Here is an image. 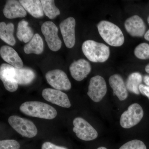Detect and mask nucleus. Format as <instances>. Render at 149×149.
I'll use <instances>...</instances> for the list:
<instances>
[{"mask_svg": "<svg viewBox=\"0 0 149 149\" xmlns=\"http://www.w3.org/2000/svg\"><path fill=\"white\" fill-rule=\"evenodd\" d=\"M19 110L22 113L28 116L49 120L54 119L57 115V112L54 108L41 102H25L22 104Z\"/></svg>", "mask_w": 149, "mask_h": 149, "instance_id": "obj_1", "label": "nucleus"}, {"mask_svg": "<svg viewBox=\"0 0 149 149\" xmlns=\"http://www.w3.org/2000/svg\"><path fill=\"white\" fill-rule=\"evenodd\" d=\"M99 34L104 41L113 47H120L124 42L123 33L118 26L110 22L102 20L97 24Z\"/></svg>", "mask_w": 149, "mask_h": 149, "instance_id": "obj_2", "label": "nucleus"}, {"mask_svg": "<svg viewBox=\"0 0 149 149\" xmlns=\"http://www.w3.org/2000/svg\"><path fill=\"white\" fill-rule=\"evenodd\" d=\"M82 49L87 58L93 62H104L108 59L110 56L108 46L93 40L84 42Z\"/></svg>", "mask_w": 149, "mask_h": 149, "instance_id": "obj_3", "label": "nucleus"}, {"mask_svg": "<svg viewBox=\"0 0 149 149\" xmlns=\"http://www.w3.org/2000/svg\"><path fill=\"white\" fill-rule=\"evenodd\" d=\"M10 126L23 137L32 138L37 135L38 130L32 121L17 116H10L8 119Z\"/></svg>", "mask_w": 149, "mask_h": 149, "instance_id": "obj_4", "label": "nucleus"}, {"mask_svg": "<svg viewBox=\"0 0 149 149\" xmlns=\"http://www.w3.org/2000/svg\"><path fill=\"white\" fill-rule=\"evenodd\" d=\"M143 115V110L141 106L137 103L132 104L121 115L120 125L123 128H132L141 121Z\"/></svg>", "mask_w": 149, "mask_h": 149, "instance_id": "obj_5", "label": "nucleus"}, {"mask_svg": "<svg viewBox=\"0 0 149 149\" xmlns=\"http://www.w3.org/2000/svg\"><path fill=\"white\" fill-rule=\"evenodd\" d=\"M41 31L48 47L51 50L57 52L61 48L62 42L58 37V29L55 24L51 21H46L41 26Z\"/></svg>", "mask_w": 149, "mask_h": 149, "instance_id": "obj_6", "label": "nucleus"}, {"mask_svg": "<svg viewBox=\"0 0 149 149\" xmlns=\"http://www.w3.org/2000/svg\"><path fill=\"white\" fill-rule=\"evenodd\" d=\"M73 131L76 136L81 140L91 141L95 140L98 136L97 132L85 119L77 117L73 121Z\"/></svg>", "mask_w": 149, "mask_h": 149, "instance_id": "obj_7", "label": "nucleus"}, {"mask_svg": "<svg viewBox=\"0 0 149 149\" xmlns=\"http://www.w3.org/2000/svg\"><path fill=\"white\" fill-rule=\"evenodd\" d=\"M47 83L59 91H68L71 88V84L66 73L59 69L48 71L45 74Z\"/></svg>", "mask_w": 149, "mask_h": 149, "instance_id": "obj_8", "label": "nucleus"}, {"mask_svg": "<svg viewBox=\"0 0 149 149\" xmlns=\"http://www.w3.org/2000/svg\"><path fill=\"white\" fill-rule=\"evenodd\" d=\"M107 92L105 80L100 75L91 78L88 87V95L92 100L99 102L102 100Z\"/></svg>", "mask_w": 149, "mask_h": 149, "instance_id": "obj_9", "label": "nucleus"}, {"mask_svg": "<svg viewBox=\"0 0 149 149\" xmlns=\"http://www.w3.org/2000/svg\"><path fill=\"white\" fill-rule=\"evenodd\" d=\"M15 68L10 65L3 63L0 67V78L6 90L14 92L17 90L18 84L16 80Z\"/></svg>", "mask_w": 149, "mask_h": 149, "instance_id": "obj_10", "label": "nucleus"}, {"mask_svg": "<svg viewBox=\"0 0 149 149\" xmlns=\"http://www.w3.org/2000/svg\"><path fill=\"white\" fill-rule=\"evenodd\" d=\"M42 96L47 101L57 105L66 108L71 107V103L68 96L61 91L46 88L42 92Z\"/></svg>", "mask_w": 149, "mask_h": 149, "instance_id": "obj_11", "label": "nucleus"}, {"mask_svg": "<svg viewBox=\"0 0 149 149\" xmlns=\"http://www.w3.org/2000/svg\"><path fill=\"white\" fill-rule=\"evenodd\" d=\"M75 19L72 17L64 19L60 24L64 42L67 47L69 49L73 47L75 45Z\"/></svg>", "mask_w": 149, "mask_h": 149, "instance_id": "obj_12", "label": "nucleus"}, {"mask_svg": "<svg viewBox=\"0 0 149 149\" xmlns=\"http://www.w3.org/2000/svg\"><path fill=\"white\" fill-rule=\"evenodd\" d=\"M124 26L129 35L133 37H142L145 34L146 26L140 17L133 15L125 20Z\"/></svg>", "mask_w": 149, "mask_h": 149, "instance_id": "obj_13", "label": "nucleus"}, {"mask_svg": "<svg viewBox=\"0 0 149 149\" xmlns=\"http://www.w3.org/2000/svg\"><path fill=\"white\" fill-rule=\"evenodd\" d=\"M69 70L74 80L81 81L91 72V66L89 62L84 59H80L71 63Z\"/></svg>", "mask_w": 149, "mask_h": 149, "instance_id": "obj_14", "label": "nucleus"}, {"mask_svg": "<svg viewBox=\"0 0 149 149\" xmlns=\"http://www.w3.org/2000/svg\"><path fill=\"white\" fill-rule=\"evenodd\" d=\"M3 13L8 19L24 17L27 15L26 10L21 3L16 0L8 1L3 9Z\"/></svg>", "mask_w": 149, "mask_h": 149, "instance_id": "obj_15", "label": "nucleus"}, {"mask_svg": "<svg viewBox=\"0 0 149 149\" xmlns=\"http://www.w3.org/2000/svg\"><path fill=\"white\" fill-rule=\"evenodd\" d=\"M109 83L113 89V94L120 101H123L128 97L127 88L123 79L119 74H114L109 78Z\"/></svg>", "mask_w": 149, "mask_h": 149, "instance_id": "obj_16", "label": "nucleus"}, {"mask_svg": "<svg viewBox=\"0 0 149 149\" xmlns=\"http://www.w3.org/2000/svg\"><path fill=\"white\" fill-rule=\"evenodd\" d=\"M0 54L5 61L15 68H23V62L13 48L8 46H3L0 49Z\"/></svg>", "mask_w": 149, "mask_h": 149, "instance_id": "obj_17", "label": "nucleus"}, {"mask_svg": "<svg viewBox=\"0 0 149 149\" xmlns=\"http://www.w3.org/2000/svg\"><path fill=\"white\" fill-rule=\"evenodd\" d=\"M19 2L25 10L35 18H40L44 16L42 5L39 0H20Z\"/></svg>", "mask_w": 149, "mask_h": 149, "instance_id": "obj_18", "label": "nucleus"}, {"mask_svg": "<svg viewBox=\"0 0 149 149\" xmlns=\"http://www.w3.org/2000/svg\"><path fill=\"white\" fill-rule=\"evenodd\" d=\"M44 50V43L42 37L39 34H36L28 44L24 46V51L25 54H35L39 55Z\"/></svg>", "mask_w": 149, "mask_h": 149, "instance_id": "obj_19", "label": "nucleus"}, {"mask_svg": "<svg viewBox=\"0 0 149 149\" xmlns=\"http://www.w3.org/2000/svg\"><path fill=\"white\" fill-rule=\"evenodd\" d=\"M14 26L12 23L6 24L4 22L0 23V38L5 42L14 46L16 42L13 36Z\"/></svg>", "mask_w": 149, "mask_h": 149, "instance_id": "obj_20", "label": "nucleus"}, {"mask_svg": "<svg viewBox=\"0 0 149 149\" xmlns=\"http://www.w3.org/2000/svg\"><path fill=\"white\" fill-rule=\"evenodd\" d=\"M28 24L27 22L22 20L17 25V37L19 41L25 43L29 42L35 35L33 30Z\"/></svg>", "mask_w": 149, "mask_h": 149, "instance_id": "obj_21", "label": "nucleus"}, {"mask_svg": "<svg viewBox=\"0 0 149 149\" xmlns=\"http://www.w3.org/2000/svg\"><path fill=\"white\" fill-rule=\"evenodd\" d=\"M16 80L19 85H27L32 83L35 77V72L28 68H15Z\"/></svg>", "mask_w": 149, "mask_h": 149, "instance_id": "obj_22", "label": "nucleus"}, {"mask_svg": "<svg viewBox=\"0 0 149 149\" xmlns=\"http://www.w3.org/2000/svg\"><path fill=\"white\" fill-rule=\"evenodd\" d=\"M142 81V76L138 72L131 73L128 76L126 81V86L127 90L136 95L140 93L139 87Z\"/></svg>", "mask_w": 149, "mask_h": 149, "instance_id": "obj_23", "label": "nucleus"}, {"mask_svg": "<svg viewBox=\"0 0 149 149\" xmlns=\"http://www.w3.org/2000/svg\"><path fill=\"white\" fill-rule=\"evenodd\" d=\"M43 11L45 15L50 19H53L60 14V11L57 8L53 0H42Z\"/></svg>", "mask_w": 149, "mask_h": 149, "instance_id": "obj_24", "label": "nucleus"}, {"mask_svg": "<svg viewBox=\"0 0 149 149\" xmlns=\"http://www.w3.org/2000/svg\"><path fill=\"white\" fill-rule=\"evenodd\" d=\"M134 54L140 59H149V44L143 43L137 46L134 50Z\"/></svg>", "mask_w": 149, "mask_h": 149, "instance_id": "obj_25", "label": "nucleus"}, {"mask_svg": "<svg viewBox=\"0 0 149 149\" xmlns=\"http://www.w3.org/2000/svg\"><path fill=\"white\" fill-rule=\"evenodd\" d=\"M119 149H147V148L143 141L134 140L125 143Z\"/></svg>", "mask_w": 149, "mask_h": 149, "instance_id": "obj_26", "label": "nucleus"}, {"mask_svg": "<svg viewBox=\"0 0 149 149\" xmlns=\"http://www.w3.org/2000/svg\"><path fill=\"white\" fill-rule=\"evenodd\" d=\"M20 146L14 140H2L0 141V149H19Z\"/></svg>", "mask_w": 149, "mask_h": 149, "instance_id": "obj_27", "label": "nucleus"}, {"mask_svg": "<svg viewBox=\"0 0 149 149\" xmlns=\"http://www.w3.org/2000/svg\"><path fill=\"white\" fill-rule=\"evenodd\" d=\"M42 149H68L65 147L59 146L49 142H46L42 145Z\"/></svg>", "mask_w": 149, "mask_h": 149, "instance_id": "obj_28", "label": "nucleus"}, {"mask_svg": "<svg viewBox=\"0 0 149 149\" xmlns=\"http://www.w3.org/2000/svg\"><path fill=\"white\" fill-rule=\"evenodd\" d=\"M140 93L143 95L147 96L149 100V87L146 85L141 84L139 87Z\"/></svg>", "mask_w": 149, "mask_h": 149, "instance_id": "obj_29", "label": "nucleus"}, {"mask_svg": "<svg viewBox=\"0 0 149 149\" xmlns=\"http://www.w3.org/2000/svg\"><path fill=\"white\" fill-rule=\"evenodd\" d=\"M144 81L146 85L149 87V75H146L144 77Z\"/></svg>", "mask_w": 149, "mask_h": 149, "instance_id": "obj_30", "label": "nucleus"}, {"mask_svg": "<svg viewBox=\"0 0 149 149\" xmlns=\"http://www.w3.org/2000/svg\"><path fill=\"white\" fill-rule=\"evenodd\" d=\"M144 38L147 41H149V29L144 35Z\"/></svg>", "mask_w": 149, "mask_h": 149, "instance_id": "obj_31", "label": "nucleus"}, {"mask_svg": "<svg viewBox=\"0 0 149 149\" xmlns=\"http://www.w3.org/2000/svg\"><path fill=\"white\" fill-rule=\"evenodd\" d=\"M145 70L146 71V72L149 73V64H148V65H147V66L146 67Z\"/></svg>", "mask_w": 149, "mask_h": 149, "instance_id": "obj_32", "label": "nucleus"}, {"mask_svg": "<svg viewBox=\"0 0 149 149\" xmlns=\"http://www.w3.org/2000/svg\"><path fill=\"white\" fill-rule=\"evenodd\" d=\"M97 149H107V148H105V147H100V148H98Z\"/></svg>", "mask_w": 149, "mask_h": 149, "instance_id": "obj_33", "label": "nucleus"}, {"mask_svg": "<svg viewBox=\"0 0 149 149\" xmlns=\"http://www.w3.org/2000/svg\"><path fill=\"white\" fill-rule=\"evenodd\" d=\"M147 20H148V23L149 24V16H148V19H147Z\"/></svg>", "mask_w": 149, "mask_h": 149, "instance_id": "obj_34", "label": "nucleus"}]
</instances>
